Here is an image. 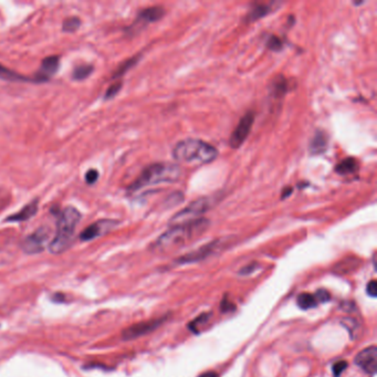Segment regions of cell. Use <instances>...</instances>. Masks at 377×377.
<instances>
[{
    "label": "cell",
    "mask_w": 377,
    "mask_h": 377,
    "mask_svg": "<svg viewBox=\"0 0 377 377\" xmlns=\"http://www.w3.org/2000/svg\"><path fill=\"white\" fill-rule=\"evenodd\" d=\"M209 222L205 218H200L184 225L171 227L168 231L163 234L154 245V248L161 252L177 250L193 243L202 236L208 228Z\"/></svg>",
    "instance_id": "cell-1"
},
{
    "label": "cell",
    "mask_w": 377,
    "mask_h": 377,
    "mask_svg": "<svg viewBox=\"0 0 377 377\" xmlns=\"http://www.w3.org/2000/svg\"><path fill=\"white\" fill-rule=\"evenodd\" d=\"M81 219V213L77 208L68 206L58 213L57 232L49 244L51 253H62L72 243L74 231Z\"/></svg>",
    "instance_id": "cell-2"
},
{
    "label": "cell",
    "mask_w": 377,
    "mask_h": 377,
    "mask_svg": "<svg viewBox=\"0 0 377 377\" xmlns=\"http://www.w3.org/2000/svg\"><path fill=\"white\" fill-rule=\"evenodd\" d=\"M180 169L177 165L171 163H155L147 166L138 177L129 185L128 193L134 194L151 185L161 183H174L178 179Z\"/></svg>",
    "instance_id": "cell-3"
},
{
    "label": "cell",
    "mask_w": 377,
    "mask_h": 377,
    "mask_svg": "<svg viewBox=\"0 0 377 377\" xmlns=\"http://www.w3.org/2000/svg\"><path fill=\"white\" fill-rule=\"evenodd\" d=\"M218 152L215 147L200 139H184L173 148V156L176 161L193 164H208L215 161Z\"/></svg>",
    "instance_id": "cell-4"
},
{
    "label": "cell",
    "mask_w": 377,
    "mask_h": 377,
    "mask_svg": "<svg viewBox=\"0 0 377 377\" xmlns=\"http://www.w3.org/2000/svg\"><path fill=\"white\" fill-rule=\"evenodd\" d=\"M209 208H210V199L209 198L203 197L195 200V202L188 205L187 207L184 208L183 210H180L171 218L170 226H179L184 225V223L200 219V216L204 215Z\"/></svg>",
    "instance_id": "cell-5"
},
{
    "label": "cell",
    "mask_w": 377,
    "mask_h": 377,
    "mask_svg": "<svg viewBox=\"0 0 377 377\" xmlns=\"http://www.w3.org/2000/svg\"><path fill=\"white\" fill-rule=\"evenodd\" d=\"M50 232L51 231L48 227H41L34 234L28 236L22 243L23 251L29 254L39 253L41 251H43L46 243L49 241Z\"/></svg>",
    "instance_id": "cell-6"
},
{
    "label": "cell",
    "mask_w": 377,
    "mask_h": 377,
    "mask_svg": "<svg viewBox=\"0 0 377 377\" xmlns=\"http://www.w3.org/2000/svg\"><path fill=\"white\" fill-rule=\"evenodd\" d=\"M253 122H254L253 112H247V113L239 121L238 125H237L230 136L229 143L232 148H235L236 150V148H239L241 145H243L247 137L249 136L251 128H252Z\"/></svg>",
    "instance_id": "cell-7"
},
{
    "label": "cell",
    "mask_w": 377,
    "mask_h": 377,
    "mask_svg": "<svg viewBox=\"0 0 377 377\" xmlns=\"http://www.w3.org/2000/svg\"><path fill=\"white\" fill-rule=\"evenodd\" d=\"M166 321V318H160L146 321V322L136 323L134 325H131L127 329H125L122 333V338L124 341H131V339L141 337L143 335H146L148 333H152L158 329L161 325Z\"/></svg>",
    "instance_id": "cell-8"
},
{
    "label": "cell",
    "mask_w": 377,
    "mask_h": 377,
    "mask_svg": "<svg viewBox=\"0 0 377 377\" xmlns=\"http://www.w3.org/2000/svg\"><path fill=\"white\" fill-rule=\"evenodd\" d=\"M355 364L371 375H374L377 371V347L370 346L361 351L355 356Z\"/></svg>",
    "instance_id": "cell-9"
},
{
    "label": "cell",
    "mask_w": 377,
    "mask_h": 377,
    "mask_svg": "<svg viewBox=\"0 0 377 377\" xmlns=\"http://www.w3.org/2000/svg\"><path fill=\"white\" fill-rule=\"evenodd\" d=\"M164 15H165L164 8H162L160 6L144 9V10H142L138 13L136 21H135L134 25L129 28V30H132L133 32H136L138 28H142L144 26L148 25V23H153V22L161 20Z\"/></svg>",
    "instance_id": "cell-10"
},
{
    "label": "cell",
    "mask_w": 377,
    "mask_h": 377,
    "mask_svg": "<svg viewBox=\"0 0 377 377\" xmlns=\"http://www.w3.org/2000/svg\"><path fill=\"white\" fill-rule=\"evenodd\" d=\"M118 225L116 220H100L94 223H92L91 226L86 227L83 230L82 234L80 235V238L82 241H90L95 239L96 237H100L102 235L106 234V232L113 229L114 227Z\"/></svg>",
    "instance_id": "cell-11"
},
{
    "label": "cell",
    "mask_w": 377,
    "mask_h": 377,
    "mask_svg": "<svg viewBox=\"0 0 377 377\" xmlns=\"http://www.w3.org/2000/svg\"><path fill=\"white\" fill-rule=\"evenodd\" d=\"M60 66V59L58 55H50V57L42 60L39 71L37 72L34 79L35 82H44L48 81L51 77L57 73Z\"/></svg>",
    "instance_id": "cell-12"
},
{
    "label": "cell",
    "mask_w": 377,
    "mask_h": 377,
    "mask_svg": "<svg viewBox=\"0 0 377 377\" xmlns=\"http://www.w3.org/2000/svg\"><path fill=\"white\" fill-rule=\"evenodd\" d=\"M217 246H218V241H212V243L210 244L200 247V248L197 250H194L193 252H189L187 254L183 255V257H180L179 259H177V262L180 264L197 262L199 261V260L207 258L209 254L212 253L213 251L216 250Z\"/></svg>",
    "instance_id": "cell-13"
},
{
    "label": "cell",
    "mask_w": 377,
    "mask_h": 377,
    "mask_svg": "<svg viewBox=\"0 0 377 377\" xmlns=\"http://www.w3.org/2000/svg\"><path fill=\"white\" fill-rule=\"evenodd\" d=\"M38 209H39V200L35 199V200H32L31 203L26 205V206L23 207L21 210H19L16 213H13V215H11V216H9L6 219V221H9V222L27 221V220L31 219V218L34 217L37 212H38Z\"/></svg>",
    "instance_id": "cell-14"
},
{
    "label": "cell",
    "mask_w": 377,
    "mask_h": 377,
    "mask_svg": "<svg viewBox=\"0 0 377 377\" xmlns=\"http://www.w3.org/2000/svg\"><path fill=\"white\" fill-rule=\"evenodd\" d=\"M274 4H276V2H254V3H252V6H251L248 15H247V20L252 22V21L260 19V18H263L264 16L269 15V13L272 11Z\"/></svg>",
    "instance_id": "cell-15"
},
{
    "label": "cell",
    "mask_w": 377,
    "mask_h": 377,
    "mask_svg": "<svg viewBox=\"0 0 377 377\" xmlns=\"http://www.w3.org/2000/svg\"><path fill=\"white\" fill-rule=\"evenodd\" d=\"M328 147V136L324 132H316L310 143V152L312 154L319 155L325 152Z\"/></svg>",
    "instance_id": "cell-16"
},
{
    "label": "cell",
    "mask_w": 377,
    "mask_h": 377,
    "mask_svg": "<svg viewBox=\"0 0 377 377\" xmlns=\"http://www.w3.org/2000/svg\"><path fill=\"white\" fill-rule=\"evenodd\" d=\"M358 169V163L353 157H347L342 162H339L335 167V171L339 175H350L355 173Z\"/></svg>",
    "instance_id": "cell-17"
},
{
    "label": "cell",
    "mask_w": 377,
    "mask_h": 377,
    "mask_svg": "<svg viewBox=\"0 0 377 377\" xmlns=\"http://www.w3.org/2000/svg\"><path fill=\"white\" fill-rule=\"evenodd\" d=\"M296 303L302 310H309L312 308H315V306L318 305V302L315 300L314 294H311V293L306 292L299 294L296 299Z\"/></svg>",
    "instance_id": "cell-18"
},
{
    "label": "cell",
    "mask_w": 377,
    "mask_h": 377,
    "mask_svg": "<svg viewBox=\"0 0 377 377\" xmlns=\"http://www.w3.org/2000/svg\"><path fill=\"white\" fill-rule=\"evenodd\" d=\"M288 92V82L282 76L279 77L272 84V94L276 96V99L282 97Z\"/></svg>",
    "instance_id": "cell-19"
},
{
    "label": "cell",
    "mask_w": 377,
    "mask_h": 377,
    "mask_svg": "<svg viewBox=\"0 0 377 377\" xmlns=\"http://www.w3.org/2000/svg\"><path fill=\"white\" fill-rule=\"evenodd\" d=\"M138 60H139V55H135V57H133L131 59H127L126 61H124L118 69L115 70V72L113 74V79L122 77L124 73H126L129 69L133 68L135 64L137 63Z\"/></svg>",
    "instance_id": "cell-20"
},
{
    "label": "cell",
    "mask_w": 377,
    "mask_h": 377,
    "mask_svg": "<svg viewBox=\"0 0 377 377\" xmlns=\"http://www.w3.org/2000/svg\"><path fill=\"white\" fill-rule=\"evenodd\" d=\"M93 72V66L91 64H82L73 70L74 80H84Z\"/></svg>",
    "instance_id": "cell-21"
},
{
    "label": "cell",
    "mask_w": 377,
    "mask_h": 377,
    "mask_svg": "<svg viewBox=\"0 0 377 377\" xmlns=\"http://www.w3.org/2000/svg\"><path fill=\"white\" fill-rule=\"evenodd\" d=\"M0 78L10 81H30L29 79L22 77L20 74H17L16 72L11 71V70L4 68L1 64H0Z\"/></svg>",
    "instance_id": "cell-22"
},
{
    "label": "cell",
    "mask_w": 377,
    "mask_h": 377,
    "mask_svg": "<svg viewBox=\"0 0 377 377\" xmlns=\"http://www.w3.org/2000/svg\"><path fill=\"white\" fill-rule=\"evenodd\" d=\"M209 316L210 315H208V313H204V314H200L198 318H196L194 321H192V322H190L188 325L189 329L192 330V332L199 333L200 328H202L203 325H205L208 322Z\"/></svg>",
    "instance_id": "cell-23"
},
{
    "label": "cell",
    "mask_w": 377,
    "mask_h": 377,
    "mask_svg": "<svg viewBox=\"0 0 377 377\" xmlns=\"http://www.w3.org/2000/svg\"><path fill=\"white\" fill-rule=\"evenodd\" d=\"M81 26V20L78 17L68 18L62 23V30L64 32H74L77 31Z\"/></svg>",
    "instance_id": "cell-24"
},
{
    "label": "cell",
    "mask_w": 377,
    "mask_h": 377,
    "mask_svg": "<svg viewBox=\"0 0 377 377\" xmlns=\"http://www.w3.org/2000/svg\"><path fill=\"white\" fill-rule=\"evenodd\" d=\"M122 85L123 83L119 81V82H114L113 84L110 85V87L108 89V91H106L104 97L106 100H110V99H113V97L118 94V93L121 91V89H122Z\"/></svg>",
    "instance_id": "cell-25"
},
{
    "label": "cell",
    "mask_w": 377,
    "mask_h": 377,
    "mask_svg": "<svg viewBox=\"0 0 377 377\" xmlns=\"http://www.w3.org/2000/svg\"><path fill=\"white\" fill-rule=\"evenodd\" d=\"M268 48L272 51H280L282 49V41L277 36H271L267 42Z\"/></svg>",
    "instance_id": "cell-26"
},
{
    "label": "cell",
    "mask_w": 377,
    "mask_h": 377,
    "mask_svg": "<svg viewBox=\"0 0 377 377\" xmlns=\"http://www.w3.org/2000/svg\"><path fill=\"white\" fill-rule=\"evenodd\" d=\"M347 367V362L345 361H338L335 363V364L332 366V372L335 377H339L344 371L346 370Z\"/></svg>",
    "instance_id": "cell-27"
},
{
    "label": "cell",
    "mask_w": 377,
    "mask_h": 377,
    "mask_svg": "<svg viewBox=\"0 0 377 377\" xmlns=\"http://www.w3.org/2000/svg\"><path fill=\"white\" fill-rule=\"evenodd\" d=\"M314 297L316 302H322V303L331 300V295H330V293L327 290H324V289H321V290L316 291Z\"/></svg>",
    "instance_id": "cell-28"
},
{
    "label": "cell",
    "mask_w": 377,
    "mask_h": 377,
    "mask_svg": "<svg viewBox=\"0 0 377 377\" xmlns=\"http://www.w3.org/2000/svg\"><path fill=\"white\" fill-rule=\"evenodd\" d=\"M99 179V171L96 169H90L86 171L85 174V181L89 185H93L96 183V180Z\"/></svg>",
    "instance_id": "cell-29"
},
{
    "label": "cell",
    "mask_w": 377,
    "mask_h": 377,
    "mask_svg": "<svg viewBox=\"0 0 377 377\" xmlns=\"http://www.w3.org/2000/svg\"><path fill=\"white\" fill-rule=\"evenodd\" d=\"M366 292H367V294L372 297H375L377 295V282H376V280H372L369 282V285H367Z\"/></svg>",
    "instance_id": "cell-30"
},
{
    "label": "cell",
    "mask_w": 377,
    "mask_h": 377,
    "mask_svg": "<svg viewBox=\"0 0 377 377\" xmlns=\"http://www.w3.org/2000/svg\"><path fill=\"white\" fill-rule=\"evenodd\" d=\"M235 310V304H232L229 302V300L225 297V300L221 302V311L222 312H230Z\"/></svg>",
    "instance_id": "cell-31"
},
{
    "label": "cell",
    "mask_w": 377,
    "mask_h": 377,
    "mask_svg": "<svg viewBox=\"0 0 377 377\" xmlns=\"http://www.w3.org/2000/svg\"><path fill=\"white\" fill-rule=\"evenodd\" d=\"M254 269H255V263H252V264H250V266H248V267L241 269L240 273L241 274H249L251 272H253Z\"/></svg>",
    "instance_id": "cell-32"
},
{
    "label": "cell",
    "mask_w": 377,
    "mask_h": 377,
    "mask_svg": "<svg viewBox=\"0 0 377 377\" xmlns=\"http://www.w3.org/2000/svg\"><path fill=\"white\" fill-rule=\"evenodd\" d=\"M198 377H218V374L215 373V372H206V373H203L202 375H199Z\"/></svg>",
    "instance_id": "cell-33"
},
{
    "label": "cell",
    "mask_w": 377,
    "mask_h": 377,
    "mask_svg": "<svg viewBox=\"0 0 377 377\" xmlns=\"http://www.w3.org/2000/svg\"><path fill=\"white\" fill-rule=\"evenodd\" d=\"M292 193V188H287L286 190H285V192H283L282 193V195H283V196H282V198H285V197H287V196H290V195H289V194H291Z\"/></svg>",
    "instance_id": "cell-34"
}]
</instances>
